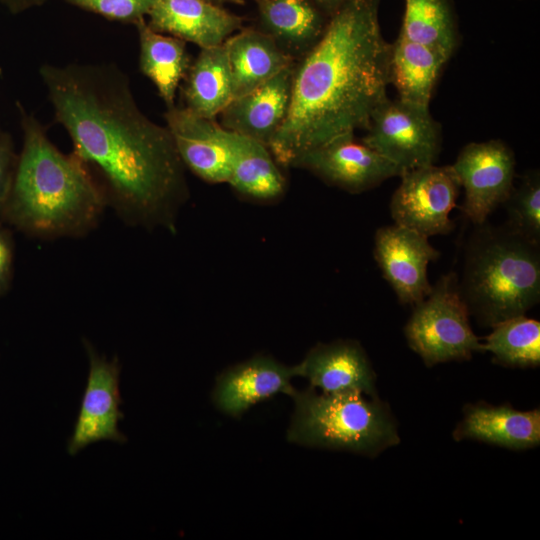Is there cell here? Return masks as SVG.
Returning <instances> with one entry per match:
<instances>
[{"mask_svg":"<svg viewBox=\"0 0 540 540\" xmlns=\"http://www.w3.org/2000/svg\"><path fill=\"white\" fill-rule=\"evenodd\" d=\"M39 74L73 153L102 179L108 206L130 225L175 230L189 197L185 166L166 126L139 108L111 63H45Z\"/></svg>","mask_w":540,"mask_h":540,"instance_id":"6da1fadb","label":"cell"},{"mask_svg":"<svg viewBox=\"0 0 540 540\" xmlns=\"http://www.w3.org/2000/svg\"><path fill=\"white\" fill-rule=\"evenodd\" d=\"M378 0H351L329 17L319 40L294 65L286 118L269 144L278 165L368 127L387 98L391 44Z\"/></svg>","mask_w":540,"mask_h":540,"instance_id":"7a4b0ae2","label":"cell"},{"mask_svg":"<svg viewBox=\"0 0 540 540\" xmlns=\"http://www.w3.org/2000/svg\"><path fill=\"white\" fill-rule=\"evenodd\" d=\"M23 145L1 215L20 231L42 239L81 237L100 222L108 206L89 166L61 152L44 126L17 104Z\"/></svg>","mask_w":540,"mask_h":540,"instance_id":"3957f363","label":"cell"},{"mask_svg":"<svg viewBox=\"0 0 540 540\" xmlns=\"http://www.w3.org/2000/svg\"><path fill=\"white\" fill-rule=\"evenodd\" d=\"M540 244L505 225H476L464 254L459 293L479 323L525 315L540 299Z\"/></svg>","mask_w":540,"mask_h":540,"instance_id":"277c9868","label":"cell"},{"mask_svg":"<svg viewBox=\"0 0 540 540\" xmlns=\"http://www.w3.org/2000/svg\"><path fill=\"white\" fill-rule=\"evenodd\" d=\"M292 398L287 439L293 443L375 457L400 442L396 420L378 397L318 393L310 387Z\"/></svg>","mask_w":540,"mask_h":540,"instance_id":"5b68a950","label":"cell"},{"mask_svg":"<svg viewBox=\"0 0 540 540\" xmlns=\"http://www.w3.org/2000/svg\"><path fill=\"white\" fill-rule=\"evenodd\" d=\"M469 316L458 290L457 276L445 274L428 295L415 304L404 328L407 343L427 367L469 360L474 352H483Z\"/></svg>","mask_w":540,"mask_h":540,"instance_id":"8992f818","label":"cell"},{"mask_svg":"<svg viewBox=\"0 0 540 540\" xmlns=\"http://www.w3.org/2000/svg\"><path fill=\"white\" fill-rule=\"evenodd\" d=\"M362 142L403 172L432 165L441 150V126L429 108L385 98L373 111Z\"/></svg>","mask_w":540,"mask_h":540,"instance_id":"52a82bcc","label":"cell"},{"mask_svg":"<svg viewBox=\"0 0 540 540\" xmlns=\"http://www.w3.org/2000/svg\"><path fill=\"white\" fill-rule=\"evenodd\" d=\"M392 195L390 213L395 224L426 237L449 233V215L461 188L452 165H427L403 172Z\"/></svg>","mask_w":540,"mask_h":540,"instance_id":"ba28073f","label":"cell"},{"mask_svg":"<svg viewBox=\"0 0 540 540\" xmlns=\"http://www.w3.org/2000/svg\"><path fill=\"white\" fill-rule=\"evenodd\" d=\"M84 346L89 371L78 416L67 444L70 455H75L97 442L123 444L127 440L119 429V422L124 418L121 410L123 400L120 392L119 360L117 357L108 359L99 354L87 340H84Z\"/></svg>","mask_w":540,"mask_h":540,"instance_id":"9c48e42d","label":"cell"},{"mask_svg":"<svg viewBox=\"0 0 540 540\" xmlns=\"http://www.w3.org/2000/svg\"><path fill=\"white\" fill-rule=\"evenodd\" d=\"M513 151L500 140L472 142L462 148L452 165L465 190L464 215L475 225L507 199L515 176Z\"/></svg>","mask_w":540,"mask_h":540,"instance_id":"30bf717a","label":"cell"},{"mask_svg":"<svg viewBox=\"0 0 540 540\" xmlns=\"http://www.w3.org/2000/svg\"><path fill=\"white\" fill-rule=\"evenodd\" d=\"M428 237L393 224L376 231L374 258L402 304H417L431 291L427 266L439 257Z\"/></svg>","mask_w":540,"mask_h":540,"instance_id":"8fae6325","label":"cell"},{"mask_svg":"<svg viewBox=\"0 0 540 540\" xmlns=\"http://www.w3.org/2000/svg\"><path fill=\"white\" fill-rule=\"evenodd\" d=\"M294 167L305 168L325 182L350 193L374 188L403 171L354 135L335 139L301 157Z\"/></svg>","mask_w":540,"mask_h":540,"instance_id":"7c38bea8","label":"cell"},{"mask_svg":"<svg viewBox=\"0 0 540 540\" xmlns=\"http://www.w3.org/2000/svg\"><path fill=\"white\" fill-rule=\"evenodd\" d=\"M165 119L185 168L206 182L227 183L231 167L227 130L214 119L175 105L167 108Z\"/></svg>","mask_w":540,"mask_h":540,"instance_id":"4fadbf2b","label":"cell"},{"mask_svg":"<svg viewBox=\"0 0 540 540\" xmlns=\"http://www.w3.org/2000/svg\"><path fill=\"white\" fill-rule=\"evenodd\" d=\"M298 376L326 394L359 393L377 398L376 374L361 346L354 340L315 345L296 364Z\"/></svg>","mask_w":540,"mask_h":540,"instance_id":"5bb4252c","label":"cell"},{"mask_svg":"<svg viewBox=\"0 0 540 540\" xmlns=\"http://www.w3.org/2000/svg\"><path fill=\"white\" fill-rule=\"evenodd\" d=\"M297 376V365L286 366L272 357L256 356L218 377L213 400L223 413L238 417L251 406L276 394L292 397L296 389L291 380Z\"/></svg>","mask_w":540,"mask_h":540,"instance_id":"9a60e30c","label":"cell"},{"mask_svg":"<svg viewBox=\"0 0 540 540\" xmlns=\"http://www.w3.org/2000/svg\"><path fill=\"white\" fill-rule=\"evenodd\" d=\"M147 17L154 30L200 48L222 45L243 21L209 0H154Z\"/></svg>","mask_w":540,"mask_h":540,"instance_id":"2e32d148","label":"cell"},{"mask_svg":"<svg viewBox=\"0 0 540 540\" xmlns=\"http://www.w3.org/2000/svg\"><path fill=\"white\" fill-rule=\"evenodd\" d=\"M294 65L254 90L232 99L220 113L221 126L269 147L287 115Z\"/></svg>","mask_w":540,"mask_h":540,"instance_id":"e0dca14e","label":"cell"},{"mask_svg":"<svg viewBox=\"0 0 540 540\" xmlns=\"http://www.w3.org/2000/svg\"><path fill=\"white\" fill-rule=\"evenodd\" d=\"M453 437L456 441L472 439L512 450L533 448L540 443V410L519 411L510 405L485 402L469 404Z\"/></svg>","mask_w":540,"mask_h":540,"instance_id":"ac0fdd59","label":"cell"},{"mask_svg":"<svg viewBox=\"0 0 540 540\" xmlns=\"http://www.w3.org/2000/svg\"><path fill=\"white\" fill-rule=\"evenodd\" d=\"M223 45L231 70L233 99L254 90L294 64L293 56L260 29L235 32Z\"/></svg>","mask_w":540,"mask_h":540,"instance_id":"d6986e66","label":"cell"},{"mask_svg":"<svg viewBox=\"0 0 540 540\" xmlns=\"http://www.w3.org/2000/svg\"><path fill=\"white\" fill-rule=\"evenodd\" d=\"M231 154L229 183L239 194L260 202L279 199L286 181L268 146L227 130Z\"/></svg>","mask_w":540,"mask_h":540,"instance_id":"ffe728a7","label":"cell"},{"mask_svg":"<svg viewBox=\"0 0 540 540\" xmlns=\"http://www.w3.org/2000/svg\"><path fill=\"white\" fill-rule=\"evenodd\" d=\"M258 16L263 32L288 54L306 53L323 34L328 17L311 0H261Z\"/></svg>","mask_w":540,"mask_h":540,"instance_id":"44dd1931","label":"cell"},{"mask_svg":"<svg viewBox=\"0 0 540 540\" xmlns=\"http://www.w3.org/2000/svg\"><path fill=\"white\" fill-rule=\"evenodd\" d=\"M448 60L436 50L398 35L391 44L389 80L398 99L429 108L432 93Z\"/></svg>","mask_w":540,"mask_h":540,"instance_id":"7402d4cb","label":"cell"},{"mask_svg":"<svg viewBox=\"0 0 540 540\" xmlns=\"http://www.w3.org/2000/svg\"><path fill=\"white\" fill-rule=\"evenodd\" d=\"M139 37V67L158 90L167 108L174 106L177 88L190 67L185 41L154 30L141 19L136 24Z\"/></svg>","mask_w":540,"mask_h":540,"instance_id":"603a6c76","label":"cell"},{"mask_svg":"<svg viewBox=\"0 0 540 540\" xmlns=\"http://www.w3.org/2000/svg\"><path fill=\"white\" fill-rule=\"evenodd\" d=\"M186 76V108L199 116L214 119L233 99L231 70L223 44L201 48Z\"/></svg>","mask_w":540,"mask_h":540,"instance_id":"cb8c5ba5","label":"cell"},{"mask_svg":"<svg viewBox=\"0 0 540 540\" xmlns=\"http://www.w3.org/2000/svg\"><path fill=\"white\" fill-rule=\"evenodd\" d=\"M399 36L451 58L459 43L455 12L449 0H405Z\"/></svg>","mask_w":540,"mask_h":540,"instance_id":"d4e9b609","label":"cell"},{"mask_svg":"<svg viewBox=\"0 0 540 540\" xmlns=\"http://www.w3.org/2000/svg\"><path fill=\"white\" fill-rule=\"evenodd\" d=\"M482 343L483 352L493 355L496 364L506 367H538L540 364V323L525 315L494 325Z\"/></svg>","mask_w":540,"mask_h":540,"instance_id":"484cf974","label":"cell"},{"mask_svg":"<svg viewBox=\"0 0 540 540\" xmlns=\"http://www.w3.org/2000/svg\"><path fill=\"white\" fill-rule=\"evenodd\" d=\"M507 211L505 224L523 238L540 244V175L526 173L517 187L512 188L502 204Z\"/></svg>","mask_w":540,"mask_h":540,"instance_id":"4316f807","label":"cell"},{"mask_svg":"<svg viewBox=\"0 0 540 540\" xmlns=\"http://www.w3.org/2000/svg\"><path fill=\"white\" fill-rule=\"evenodd\" d=\"M109 20L136 24L147 17L154 0H65Z\"/></svg>","mask_w":540,"mask_h":540,"instance_id":"83f0119b","label":"cell"},{"mask_svg":"<svg viewBox=\"0 0 540 540\" xmlns=\"http://www.w3.org/2000/svg\"><path fill=\"white\" fill-rule=\"evenodd\" d=\"M16 161L17 156L11 137L0 133V213L11 189Z\"/></svg>","mask_w":540,"mask_h":540,"instance_id":"f1b7e54d","label":"cell"},{"mask_svg":"<svg viewBox=\"0 0 540 540\" xmlns=\"http://www.w3.org/2000/svg\"><path fill=\"white\" fill-rule=\"evenodd\" d=\"M14 246L11 234L0 224V295L10 286L13 271Z\"/></svg>","mask_w":540,"mask_h":540,"instance_id":"f546056e","label":"cell"},{"mask_svg":"<svg viewBox=\"0 0 540 540\" xmlns=\"http://www.w3.org/2000/svg\"><path fill=\"white\" fill-rule=\"evenodd\" d=\"M12 13H21L43 5L47 0H0Z\"/></svg>","mask_w":540,"mask_h":540,"instance_id":"4dcf8cb0","label":"cell"},{"mask_svg":"<svg viewBox=\"0 0 540 540\" xmlns=\"http://www.w3.org/2000/svg\"><path fill=\"white\" fill-rule=\"evenodd\" d=\"M350 1L351 0H311V2L328 18Z\"/></svg>","mask_w":540,"mask_h":540,"instance_id":"1f68e13d","label":"cell"},{"mask_svg":"<svg viewBox=\"0 0 540 540\" xmlns=\"http://www.w3.org/2000/svg\"><path fill=\"white\" fill-rule=\"evenodd\" d=\"M213 3H216V4H219V5H222V4H225V3H230V4H234V5H244L245 1L244 0H209Z\"/></svg>","mask_w":540,"mask_h":540,"instance_id":"d6a6232c","label":"cell"},{"mask_svg":"<svg viewBox=\"0 0 540 540\" xmlns=\"http://www.w3.org/2000/svg\"><path fill=\"white\" fill-rule=\"evenodd\" d=\"M3 74V70L2 68L0 67V76Z\"/></svg>","mask_w":540,"mask_h":540,"instance_id":"836d02e7","label":"cell"},{"mask_svg":"<svg viewBox=\"0 0 540 540\" xmlns=\"http://www.w3.org/2000/svg\"><path fill=\"white\" fill-rule=\"evenodd\" d=\"M257 2L261 1V0H256Z\"/></svg>","mask_w":540,"mask_h":540,"instance_id":"e575fe53","label":"cell"},{"mask_svg":"<svg viewBox=\"0 0 540 540\" xmlns=\"http://www.w3.org/2000/svg\"><path fill=\"white\" fill-rule=\"evenodd\" d=\"M380 2V0H378Z\"/></svg>","mask_w":540,"mask_h":540,"instance_id":"d590c367","label":"cell"},{"mask_svg":"<svg viewBox=\"0 0 540 540\" xmlns=\"http://www.w3.org/2000/svg\"><path fill=\"white\" fill-rule=\"evenodd\" d=\"M1 133V132H0Z\"/></svg>","mask_w":540,"mask_h":540,"instance_id":"8d00e7d4","label":"cell"}]
</instances>
